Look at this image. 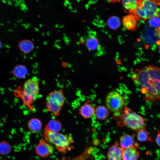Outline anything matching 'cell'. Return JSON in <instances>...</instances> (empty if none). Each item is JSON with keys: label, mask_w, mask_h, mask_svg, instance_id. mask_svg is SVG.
Listing matches in <instances>:
<instances>
[{"label": "cell", "mask_w": 160, "mask_h": 160, "mask_svg": "<svg viewBox=\"0 0 160 160\" xmlns=\"http://www.w3.org/2000/svg\"><path fill=\"white\" fill-rule=\"evenodd\" d=\"M159 67L149 65L136 70L132 79L143 95V99L151 102L160 99V73Z\"/></svg>", "instance_id": "6da1fadb"}, {"label": "cell", "mask_w": 160, "mask_h": 160, "mask_svg": "<svg viewBox=\"0 0 160 160\" xmlns=\"http://www.w3.org/2000/svg\"><path fill=\"white\" fill-rule=\"evenodd\" d=\"M113 117L120 127H127L133 130L145 128V119L127 106L114 112Z\"/></svg>", "instance_id": "7a4b0ae2"}, {"label": "cell", "mask_w": 160, "mask_h": 160, "mask_svg": "<svg viewBox=\"0 0 160 160\" xmlns=\"http://www.w3.org/2000/svg\"><path fill=\"white\" fill-rule=\"evenodd\" d=\"M160 0H139L136 8L129 11L138 21L146 20L156 16L159 17Z\"/></svg>", "instance_id": "3957f363"}, {"label": "cell", "mask_w": 160, "mask_h": 160, "mask_svg": "<svg viewBox=\"0 0 160 160\" xmlns=\"http://www.w3.org/2000/svg\"><path fill=\"white\" fill-rule=\"evenodd\" d=\"M44 136L46 141L55 145L59 151L64 153L72 148V144L74 142L73 139L69 135L52 132L46 128Z\"/></svg>", "instance_id": "277c9868"}, {"label": "cell", "mask_w": 160, "mask_h": 160, "mask_svg": "<svg viewBox=\"0 0 160 160\" xmlns=\"http://www.w3.org/2000/svg\"><path fill=\"white\" fill-rule=\"evenodd\" d=\"M39 83L37 78L33 77L24 83L20 96L24 104L28 107L31 106L39 94Z\"/></svg>", "instance_id": "5b68a950"}, {"label": "cell", "mask_w": 160, "mask_h": 160, "mask_svg": "<svg viewBox=\"0 0 160 160\" xmlns=\"http://www.w3.org/2000/svg\"><path fill=\"white\" fill-rule=\"evenodd\" d=\"M65 101L63 91L56 90L49 94L46 99V107L48 111L55 115H58Z\"/></svg>", "instance_id": "8992f818"}, {"label": "cell", "mask_w": 160, "mask_h": 160, "mask_svg": "<svg viewBox=\"0 0 160 160\" xmlns=\"http://www.w3.org/2000/svg\"><path fill=\"white\" fill-rule=\"evenodd\" d=\"M125 102V99L119 92L112 91L109 92L105 97V104L108 109L116 112L121 110Z\"/></svg>", "instance_id": "52a82bcc"}, {"label": "cell", "mask_w": 160, "mask_h": 160, "mask_svg": "<svg viewBox=\"0 0 160 160\" xmlns=\"http://www.w3.org/2000/svg\"><path fill=\"white\" fill-rule=\"evenodd\" d=\"M123 150L116 142L108 148L107 160H121Z\"/></svg>", "instance_id": "ba28073f"}, {"label": "cell", "mask_w": 160, "mask_h": 160, "mask_svg": "<svg viewBox=\"0 0 160 160\" xmlns=\"http://www.w3.org/2000/svg\"><path fill=\"white\" fill-rule=\"evenodd\" d=\"M52 151V146L45 140H41L36 149V153L39 156L45 157L49 156Z\"/></svg>", "instance_id": "9c48e42d"}, {"label": "cell", "mask_w": 160, "mask_h": 160, "mask_svg": "<svg viewBox=\"0 0 160 160\" xmlns=\"http://www.w3.org/2000/svg\"><path fill=\"white\" fill-rule=\"evenodd\" d=\"M138 146H133L123 150L121 160H138L139 153L137 149Z\"/></svg>", "instance_id": "30bf717a"}, {"label": "cell", "mask_w": 160, "mask_h": 160, "mask_svg": "<svg viewBox=\"0 0 160 160\" xmlns=\"http://www.w3.org/2000/svg\"><path fill=\"white\" fill-rule=\"evenodd\" d=\"M119 143L120 147L123 150L130 147L139 145L138 143L135 142L132 136L128 134L121 136Z\"/></svg>", "instance_id": "8fae6325"}, {"label": "cell", "mask_w": 160, "mask_h": 160, "mask_svg": "<svg viewBox=\"0 0 160 160\" xmlns=\"http://www.w3.org/2000/svg\"><path fill=\"white\" fill-rule=\"evenodd\" d=\"M137 21L135 17L131 14L124 16L122 20L124 27L128 30L132 31L136 28Z\"/></svg>", "instance_id": "7c38bea8"}, {"label": "cell", "mask_w": 160, "mask_h": 160, "mask_svg": "<svg viewBox=\"0 0 160 160\" xmlns=\"http://www.w3.org/2000/svg\"><path fill=\"white\" fill-rule=\"evenodd\" d=\"M95 108L91 103H87L80 108L79 113L85 118H89L95 114Z\"/></svg>", "instance_id": "4fadbf2b"}, {"label": "cell", "mask_w": 160, "mask_h": 160, "mask_svg": "<svg viewBox=\"0 0 160 160\" xmlns=\"http://www.w3.org/2000/svg\"><path fill=\"white\" fill-rule=\"evenodd\" d=\"M85 45L89 51H96L100 47L98 39L96 37L91 34H89L86 39Z\"/></svg>", "instance_id": "5bb4252c"}, {"label": "cell", "mask_w": 160, "mask_h": 160, "mask_svg": "<svg viewBox=\"0 0 160 160\" xmlns=\"http://www.w3.org/2000/svg\"><path fill=\"white\" fill-rule=\"evenodd\" d=\"M18 46L20 51L25 54L29 53L32 51L35 47L33 42L28 39H23L20 41Z\"/></svg>", "instance_id": "9a60e30c"}, {"label": "cell", "mask_w": 160, "mask_h": 160, "mask_svg": "<svg viewBox=\"0 0 160 160\" xmlns=\"http://www.w3.org/2000/svg\"><path fill=\"white\" fill-rule=\"evenodd\" d=\"M95 114L97 119L103 120L108 118L110 112L107 107L100 105L95 108Z\"/></svg>", "instance_id": "2e32d148"}, {"label": "cell", "mask_w": 160, "mask_h": 160, "mask_svg": "<svg viewBox=\"0 0 160 160\" xmlns=\"http://www.w3.org/2000/svg\"><path fill=\"white\" fill-rule=\"evenodd\" d=\"M13 75L16 78L21 79L25 78L28 73V69L26 67L23 65H16L12 71Z\"/></svg>", "instance_id": "e0dca14e"}, {"label": "cell", "mask_w": 160, "mask_h": 160, "mask_svg": "<svg viewBox=\"0 0 160 160\" xmlns=\"http://www.w3.org/2000/svg\"><path fill=\"white\" fill-rule=\"evenodd\" d=\"M28 126L31 131L33 132H36L41 129L42 127L41 122L39 119L33 118L29 121Z\"/></svg>", "instance_id": "ac0fdd59"}, {"label": "cell", "mask_w": 160, "mask_h": 160, "mask_svg": "<svg viewBox=\"0 0 160 160\" xmlns=\"http://www.w3.org/2000/svg\"><path fill=\"white\" fill-rule=\"evenodd\" d=\"M136 131L137 138L138 141L142 142L152 141L145 128L140 129Z\"/></svg>", "instance_id": "d6986e66"}, {"label": "cell", "mask_w": 160, "mask_h": 160, "mask_svg": "<svg viewBox=\"0 0 160 160\" xmlns=\"http://www.w3.org/2000/svg\"><path fill=\"white\" fill-rule=\"evenodd\" d=\"M107 23L108 27L110 28L113 30H116L120 26L121 20L118 17L113 16L108 19Z\"/></svg>", "instance_id": "ffe728a7"}, {"label": "cell", "mask_w": 160, "mask_h": 160, "mask_svg": "<svg viewBox=\"0 0 160 160\" xmlns=\"http://www.w3.org/2000/svg\"><path fill=\"white\" fill-rule=\"evenodd\" d=\"M12 147L7 141L3 140L0 142V154L6 155L11 151Z\"/></svg>", "instance_id": "44dd1931"}, {"label": "cell", "mask_w": 160, "mask_h": 160, "mask_svg": "<svg viewBox=\"0 0 160 160\" xmlns=\"http://www.w3.org/2000/svg\"><path fill=\"white\" fill-rule=\"evenodd\" d=\"M139 0H122L124 8L129 11L135 9L137 7Z\"/></svg>", "instance_id": "7402d4cb"}, {"label": "cell", "mask_w": 160, "mask_h": 160, "mask_svg": "<svg viewBox=\"0 0 160 160\" xmlns=\"http://www.w3.org/2000/svg\"><path fill=\"white\" fill-rule=\"evenodd\" d=\"M61 127V124L59 122L53 121L49 122L45 128L52 132H58L60 130Z\"/></svg>", "instance_id": "603a6c76"}, {"label": "cell", "mask_w": 160, "mask_h": 160, "mask_svg": "<svg viewBox=\"0 0 160 160\" xmlns=\"http://www.w3.org/2000/svg\"><path fill=\"white\" fill-rule=\"evenodd\" d=\"M149 20L148 23L151 27L156 28L160 27L159 17L156 16Z\"/></svg>", "instance_id": "cb8c5ba5"}, {"label": "cell", "mask_w": 160, "mask_h": 160, "mask_svg": "<svg viewBox=\"0 0 160 160\" xmlns=\"http://www.w3.org/2000/svg\"><path fill=\"white\" fill-rule=\"evenodd\" d=\"M160 134L159 133V130H158L155 142L157 144L158 146H160Z\"/></svg>", "instance_id": "d4e9b609"}, {"label": "cell", "mask_w": 160, "mask_h": 160, "mask_svg": "<svg viewBox=\"0 0 160 160\" xmlns=\"http://www.w3.org/2000/svg\"><path fill=\"white\" fill-rule=\"evenodd\" d=\"M160 27L157 28L156 29V33L157 35V36L158 38H160Z\"/></svg>", "instance_id": "484cf974"}, {"label": "cell", "mask_w": 160, "mask_h": 160, "mask_svg": "<svg viewBox=\"0 0 160 160\" xmlns=\"http://www.w3.org/2000/svg\"><path fill=\"white\" fill-rule=\"evenodd\" d=\"M110 2L113 3H116L120 1L121 0H109Z\"/></svg>", "instance_id": "4316f807"}, {"label": "cell", "mask_w": 160, "mask_h": 160, "mask_svg": "<svg viewBox=\"0 0 160 160\" xmlns=\"http://www.w3.org/2000/svg\"><path fill=\"white\" fill-rule=\"evenodd\" d=\"M156 44L158 45L159 46L160 45V41L159 40H158L157 41H156Z\"/></svg>", "instance_id": "83f0119b"}, {"label": "cell", "mask_w": 160, "mask_h": 160, "mask_svg": "<svg viewBox=\"0 0 160 160\" xmlns=\"http://www.w3.org/2000/svg\"><path fill=\"white\" fill-rule=\"evenodd\" d=\"M1 42L0 41V48L1 47Z\"/></svg>", "instance_id": "f1b7e54d"}]
</instances>
